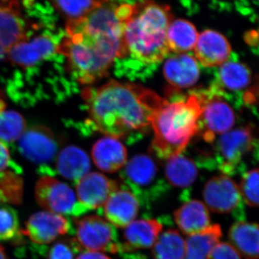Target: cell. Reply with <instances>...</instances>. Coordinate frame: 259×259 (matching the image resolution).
Returning <instances> with one entry per match:
<instances>
[{
    "instance_id": "cell-15",
    "label": "cell",
    "mask_w": 259,
    "mask_h": 259,
    "mask_svg": "<svg viewBox=\"0 0 259 259\" xmlns=\"http://www.w3.org/2000/svg\"><path fill=\"white\" fill-rule=\"evenodd\" d=\"M20 151L30 161L41 163L51 161L57 152L55 136L49 127L33 126L21 136Z\"/></svg>"
},
{
    "instance_id": "cell-8",
    "label": "cell",
    "mask_w": 259,
    "mask_h": 259,
    "mask_svg": "<svg viewBox=\"0 0 259 259\" xmlns=\"http://www.w3.org/2000/svg\"><path fill=\"white\" fill-rule=\"evenodd\" d=\"M202 102L197 134L207 143H212L218 135L228 132L236 122V114L226 99L209 88L197 90Z\"/></svg>"
},
{
    "instance_id": "cell-24",
    "label": "cell",
    "mask_w": 259,
    "mask_h": 259,
    "mask_svg": "<svg viewBox=\"0 0 259 259\" xmlns=\"http://www.w3.org/2000/svg\"><path fill=\"white\" fill-rule=\"evenodd\" d=\"M90 160L83 150L69 146L61 151L56 162L59 175L67 180L79 181L90 171Z\"/></svg>"
},
{
    "instance_id": "cell-17",
    "label": "cell",
    "mask_w": 259,
    "mask_h": 259,
    "mask_svg": "<svg viewBox=\"0 0 259 259\" xmlns=\"http://www.w3.org/2000/svg\"><path fill=\"white\" fill-rule=\"evenodd\" d=\"M140 207L136 196L122 186V189H118L110 196L102 211L112 226L125 228L137 217Z\"/></svg>"
},
{
    "instance_id": "cell-21",
    "label": "cell",
    "mask_w": 259,
    "mask_h": 259,
    "mask_svg": "<svg viewBox=\"0 0 259 259\" xmlns=\"http://www.w3.org/2000/svg\"><path fill=\"white\" fill-rule=\"evenodd\" d=\"M93 161L102 171L114 173L125 166L127 150L118 140L112 137L97 141L93 147Z\"/></svg>"
},
{
    "instance_id": "cell-12",
    "label": "cell",
    "mask_w": 259,
    "mask_h": 259,
    "mask_svg": "<svg viewBox=\"0 0 259 259\" xmlns=\"http://www.w3.org/2000/svg\"><path fill=\"white\" fill-rule=\"evenodd\" d=\"M203 198L212 212L231 214L238 221L245 218L244 201L239 186L226 175L212 177L204 185Z\"/></svg>"
},
{
    "instance_id": "cell-38",
    "label": "cell",
    "mask_w": 259,
    "mask_h": 259,
    "mask_svg": "<svg viewBox=\"0 0 259 259\" xmlns=\"http://www.w3.org/2000/svg\"><path fill=\"white\" fill-rule=\"evenodd\" d=\"M76 259H112L107 255L96 251H86L81 253Z\"/></svg>"
},
{
    "instance_id": "cell-14",
    "label": "cell",
    "mask_w": 259,
    "mask_h": 259,
    "mask_svg": "<svg viewBox=\"0 0 259 259\" xmlns=\"http://www.w3.org/2000/svg\"><path fill=\"white\" fill-rule=\"evenodd\" d=\"M118 189L116 181L98 172L87 174L76 182L78 200L88 211L101 208Z\"/></svg>"
},
{
    "instance_id": "cell-3",
    "label": "cell",
    "mask_w": 259,
    "mask_h": 259,
    "mask_svg": "<svg viewBox=\"0 0 259 259\" xmlns=\"http://www.w3.org/2000/svg\"><path fill=\"white\" fill-rule=\"evenodd\" d=\"M166 100L151 122L154 138L151 148L157 157L169 159L182 154L198 131L202 102L197 90L187 96Z\"/></svg>"
},
{
    "instance_id": "cell-42",
    "label": "cell",
    "mask_w": 259,
    "mask_h": 259,
    "mask_svg": "<svg viewBox=\"0 0 259 259\" xmlns=\"http://www.w3.org/2000/svg\"><path fill=\"white\" fill-rule=\"evenodd\" d=\"M3 1H8V0H3Z\"/></svg>"
},
{
    "instance_id": "cell-13",
    "label": "cell",
    "mask_w": 259,
    "mask_h": 259,
    "mask_svg": "<svg viewBox=\"0 0 259 259\" xmlns=\"http://www.w3.org/2000/svg\"><path fill=\"white\" fill-rule=\"evenodd\" d=\"M23 234L37 245L49 244L59 236L74 234V228L68 218L55 213L42 211L32 214L25 225Z\"/></svg>"
},
{
    "instance_id": "cell-9",
    "label": "cell",
    "mask_w": 259,
    "mask_h": 259,
    "mask_svg": "<svg viewBox=\"0 0 259 259\" xmlns=\"http://www.w3.org/2000/svg\"><path fill=\"white\" fill-rule=\"evenodd\" d=\"M76 238L80 249L88 251H105L117 253L121 243L115 227L97 215L87 216L76 220Z\"/></svg>"
},
{
    "instance_id": "cell-5",
    "label": "cell",
    "mask_w": 259,
    "mask_h": 259,
    "mask_svg": "<svg viewBox=\"0 0 259 259\" xmlns=\"http://www.w3.org/2000/svg\"><path fill=\"white\" fill-rule=\"evenodd\" d=\"M259 149V141L253 126H241L221 135L214 146L213 157L204 159L203 166L218 169L226 176L243 173V158L253 150Z\"/></svg>"
},
{
    "instance_id": "cell-10",
    "label": "cell",
    "mask_w": 259,
    "mask_h": 259,
    "mask_svg": "<svg viewBox=\"0 0 259 259\" xmlns=\"http://www.w3.org/2000/svg\"><path fill=\"white\" fill-rule=\"evenodd\" d=\"M35 194L39 205L51 212L78 218L89 212L69 185L53 177L46 176L37 181Z\"/></svg>"
},
{
    "instance_id": "cell-11",
    "label": "cell",
    "mask_w": 259,
    "mask_h": 259,
    "mask_svg": "<svg viewBox=\"0 0 259 259\" xmlns=\"http://www.w3.org/2000/svg\"><path fill=\"white\" fill-rule=\"evenodd\" d=\"M252 71L236 56H231L214 72V78L209 88L216 95L233 102L235 105H243V97L250 90Z\"/></svg>"
},
{
    "instance_id": "cell-23",
    "label": "cell",
    "mask_w": 259,
    "mask_h": 259,
    "mask_svg": "<svg viewBox=\"0 0 259 259\" xmlns=\"http://www.w3.org/2000/svg\"><path fill=\"white\" fill-rule=\"evenodd\" d=\"M228 238L245 259H259V223L238 221L230 228Z\"/></svg>"
},
{
    "instance_id": "cell-36",
    "label": "cell",
    "mask_w": 259,
    "mask_h": 259,
    "mask_svg": "<svg viewBox=\"0 0 259 259\" xmlns=\"http://www.w3.org/2000/svg\"><path fill=\"white\" fill-rule=\"evenodd\" d=\"M9 150L0 141V173L5 171L10 164Z\"/></svg>"
},
{
    "instance_id": "cell-2",
    "label": "cell",
    "mask_w": 259,
    "mask_h": 259,
    "mask_svg": "<svg viewBox=\"0 0 259 259\" xmlns=\"http://www.w3.org/2000/svg\"><path fill=\"white\" fill-rule=\"evenodd\" d=\"M173 20L168 5L153 0L133 5V13L125 23V57L114 62L116 74L128 79H145L169 55L167 30Z\"/></svg>"
},
{
    "instance_id": "cell-18",
    "label": "cell",
    "mask_w": 259,
    "mask_h": 259,
    "mask_svg": "<svg viewBox=\"0 0 259 259\" xmlns=\"http://www.w3.org/2000/svg\"><path fill=\"white\" fill-rule=\"evenodd\" d=\"M28 29V23L15 0H11L7 5L0 4V44L7 54L16 44L25 40Z\"/></svg>"
},
{
    "instance_id": "cell-31",
    "label": "cell",
    "mask_w": 259,
    "mask_h": 259,
    "mask_svg": "<svg viewBox=\"0 0 259 259\" xmlns=\"http://www.w3.org/2000/svg\"><path fill=\"white\" fill-rule=\"evenodd\" d=\"M96 0H50L51 5L66 22L83 18L92 10Z\"/></svg>"
},
{
    "instance_id": "cell-28",
    "label": "cell",
    "mask_w": 259,
    "mask_h": 259,
    "mask_svg": "<svg viewBox=\"0 0 259 259\" xmlns=\"http://www.w3.org/2000/svg\"><path fill=\"white\" fill-rule=\"evenodd\" d=\"M186 241L177 230H168L159 235L153 245V259H185Z\"/></svg>"
},
{
    "instance_id": "cell-20",
    "label": "cell",
    "mask_w": 259,
    "mask_h": 259,
    "mask_svg": "<svg viewBox=\"0 0 259 259\" xmlns=\"http://www.w3.org/2000/svg\"><path fill=\"white\" fill-rule=\"evenodd\" d=\"M163 71L167 81L179 89L194 86L200 75L198 61L190 54H179L168 58Z\"/></svg>"
},
{
    "instance_id": "cell-19",
    "label": "cell",
    "mask_w": 259,
    "mask_h": 259,
    "mask_svg": "<svg viewBox=\"0 0 259 259\" xmlns=\"http://www.w3.org/2000/svg\"><path fill=\"white\" fill-rule=\"evenodd\" d=\"M163 224L157 220L140 219L125 227V243H121L118 253H131L137 249L151 248L159 236Z\"/></svg>"
},
{
    "instance_id": "cell-33",
    "label": "cell",
    "mask_w": 259,
    "mask_h": 259,
    "mask_svg": "<svg viewBox=\"0 0 259 259\" xmlns=\"http://www.w3.org/2000/svg\"><path fill=\"white\" fill-rule=\"evenodd\" d=\"M239 187L245 203L250 207H259V168L243 173Z\"/></svg>"
},
{
    "instance_id": "cell-37",
    "label": "cell",
    "mask_w": 259,
    "mask_h": 259,
    "mask_svg": "<svg viewBox=\"0 0 259 259\" xmlns=\"http://www.w3.org/2000/svg\"><path fill=\"white\" fill-rule=\"evenodd\" d=\"M245 40L250 47H254L258 49L259 53V30L258 31L248 32L245 35Z\"/></svg>"
},
{
    "instance_id": "cell-6",
    "label": "cell",
    "mask_w": 259,
    "mask_h": 259,
    "mask_svg": "<svg viewBox=\"0 0 259 259\" xmlns=\"http://www.w3.org/2000/svg\"><path fill=\"white\" fill-rule=\"evenodd\" d=\"M122 187L131 191L140 206L150 209L169 190L154 161L147 155L134 156L120 171Z\"/></svg>"
},
{
    "instance_id": "cell-7",
    "label": "cell",
    "mask_w": 259,
    "mask_h": 259,
    "mask_svg": "<svg viewBox=\"0 0 259 259\" xmlns=\"http://www.w3.org/2000/svg\"><path fill=\"white\" fill-rule=\"evenodd\" d=\"M64 56L68 71L75 81L91 84L107 76L112 63L102 58L93 48L65 35L59 49Z\"/></svg>"
},
{
    "instance_id": "cell-35",
    "label": "cell",
    "mask_w": 259,
    "mask_h": 259,
    "mask_svg": "<svg viewBox=\"0 0 259 259\" xmlns=\"http://www.w3.org/2000/svg\"><path fill=\"white\" fill-rule=\"evenodd\" d=\"M208 259H241L240 253L231 243H218L209 253Z\"/></svg>"
},
{
    "instance_id": "cell-30",
    "label": "cell",
    "mask_w": 259,
    "mask_h": 259,
    "mask_svg": "<svg viewBox=\"0 0 259 259\" xmlns=\"http://www.w3.org/2000/svg\"><path fill=\"white\" fill-rule=\"evenodd\" d=\"M26 131V122L23 116L13 110L0 112V139L13 142L21 138Z\"/></svg>"
},
{
    "instance_id": "cell-4",
    "label": "cell",
    "mask_w": 259,
    "mask_h": 259,
    "mask_svg": "<svg viewBox=\"0 0 259 259\" xmlns=\"http://www.w3.org/2000/svg\"><path fill=\"white\" fill-rule=\"evenodd\" d=\"M25 20L28 25L26 37L8 52L10 62L23 69L36 66L57 54L66 35L56 22L37 18Z\"/></svg>"
},
{
    "instance_id": "cell-40",
    "label": "cell",
    "mask_w": 259,
    "mask_h": 259,
    "mask_svg": "<svg viewBox=\"0 0 259 259\" xmlns=\"http://www.w3.org/2000/svg\"><path fill=\"white\" fill-rule=\"evenodd\" d=\"M6 54V51L5 50L4 48L2 47L1 44H0V60H2L5 57Z\"/></svg>"
},
{
    "instance_id": "cell-25",
    "label": "cell",
    "mask_w": 259,
    "mask_h": 259,
    "mask_svg": "<svg viewBox=\"0 0 259 259\" xmlns=\"http://www.w3.org/2000/svg\"><path fill=\"white\" fill-rule=\"evenodd\" d=\"M199 34L190 21L178 19L172 21L167 30L166 40L171 52L185 54L195 47Z\"/></svg>"
},
{
    "instance_id": "cell-26",
    "label": "cell",
    "mask_w": 259,
    "mask_h": 259,
    "mask_svg": "<svg viewBox=\"0 0 259 259\" xmlns=\"http://www.w3.org/2000/svg\"><path fill=\"white\" fill-rule=\"evenodd\" d=\"M223 236L218 224L211 225L200 233L191 235L186 241L185 259H208L211 250Z\"/></svg>"
},
{
    "instance_id": "cell-27",
    "label": "cell",
    "mask_w": 259,
    "mask_h": 259,
    "mask_svg": "<svg viewBox=\"0 0 259 259\" xmlns=\"http://www.w3.org/2000/svg\"><path fill=\"white\" fill-rule=\"evenodd\" d=\"M165 175L168 183L177 187L186 188L193 185L198 176V168L192 159L180 154L167 161Z\"/></svg>"
},
{
    "instance_id": "cell-1",
    "label": "cell",
    "mask_w": 259,
    "mask_h": 259,
    "mask_svg": "<svg viewBox=\"0 0 259 259\" xmlns=\"http://www.w3.org/2000/svg\"><path fill=\"white\" fill-rule=\"evenodd\" d=\"M83 97L90 127L109 137L132 141L146 132L166 101L141 85L114 80L99 88L85 89Z\"/></svg>"
},
{
    "instance_id": "cell-29",
    "label": "cell",
    "mask_w": 259,
    "mask_h": 259,
    "mask_svg": "<svg viewBox=\"0 0 259 259\" xmlns=\"http://www.w3.org/2000/svg\"><path fill=\"white\" fill-rule=\"evenodd\" d=\"M23 192V180L18 172L5 171L0 173V204H21Z\"/></svg>"
},
{
    "instance_id": "cell-41",
    "label": "cell",
    "mask_w": 259,
    "mask_h": 259,
    "mask_svg": "<svg viewBox=\"0 0 259 259\" xmlns=\"http://www.w3.org/2000/svg\"><path fill=\"white\" fill-rule=\"evenodd\" d=\"M0 259H8L7 255H5L4 248L0 245Z\"/></svg>"
},
{
    "instance_id": "cell-16",
    "label": "cell",
    "mask_w": 259,
    "mask_h": 259,
    "mask_svg": "<svg viewBox=\"0 0 259 259\" xmlns=\"http://www.w3.org/2000/svg\"><path fill=\"white\" fill-rule=\"evenodd\" d=\"M194 54L204 67H218L231 58V46L221 32L206 30L199 35Z\"/></svg>"
},
{
    "instance_id": "cell-34",
    "label": "cell",
    "mask_w": 259,
    "mask_h": 259,
    "mask_svg": "<svg viewBox=\"0 0 259 259\" xmlns=\"http://www.w3.org/2000/svg\"><path fill=\"white\" fill-rule=\"evenodd\" d=\"M81 250L74 238L62 240L51 247L48 253V259H74L76 253Z\"/></svg>"
},
{
    "instance_id": "cell-39",
    "label": "cell",
    "mask_w": 259,
    "mask_h": 259,
    "mask_svg": "<svg viewBox=\"0 0 259 259\" xmlns=\"http://www.w3.org/2000/svg\"><path fill=\"white\" fill-rule=\"evenodd\" d=\"M117 3H126V4L134 5L135 3H139L143 0H115Z\"/></svg>"
},
{
    "instance_id": "cell-32",
    "label": "cell",
    "mask_w": 259,
    "mask_h": 259,
    "mask_svg": "<svg viewBox=\"0 0 259 259\" xmlns=\"http://www.w3.org/2000/svg\"><path fill=\"white\" fill-rule=\"evenodd\" d=\"M20 236L18 212L9 206H0V241H12Z\"/></svg>"
},
{
    "instance_id": "cell-22",
    "label": "cell",
    "mask_w": 259,
    "mask_h": 259,
    "mask_svg": "<svg viewBox=\"0 0 259 259\" xmlns=\"http://www.w3.org/2000/svg\"><path fill=\"white\" fill-rule=\"evenodd\" d=\"M174 217L180 231L189 236L200 233L211 226L208 209L197 199L185 202L175 211Z\"/></svg>"
}]
</instances>
